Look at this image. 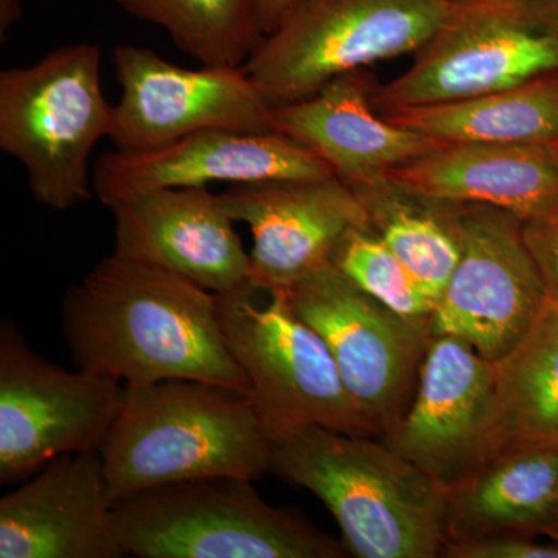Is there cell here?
Masks as SVG:
<instances>
[{
	"label": "cell",
	"instance_id": "4",
	"mask_svg": "<svg viewBox=\"0 0 558 558\" xmlns=\"http://www.w3.org/2000/svg\"><path fill=\"white\" fill-rule=\"evenodd\" d=\"M112 120L95 44H70L0 73V148L24 165L44 207L64 211L92 199L90 154Z\"/></svg>",
	"mask_w": 558,
	"mask_h": 558
},
{
	"label": "cell",
	"instance_id": "23",
	"mask_svg": "<svg viewBox=\"0 0 558 558\" xmlns=\"http://www.w3.org/2000/svg\"><path fill=\"white\" fill-rule=\"evenodd\" d=\"M492 366L509 450L558 447V303L548 299L523 339Z\"/></svg>",
	"mask_w": 558,
	"mask_h": 558
},
{
	"label": "cell",
	"instance_id": "7",
	"mask_svg": "<svg viewBox=\"0 0 558 558\" xmlns=\"http://www.w3.org/2000/svg\"><path fill=\"white\" fill-rule=\"evenodd\" d=\"M245 284L216 295L223 336L247 374L252 398L271 440L304 427L380 438L349 395L329 348L293 311L288 290Z\"/></svg>",
	"mask_w": 558,
	"mask_h": 558
},
{
	"label": "cell",
	"instance_id": "5",
	"mask_svg": "<svg viewBox=\"0 0 558 558\" xmlns=\"http://www.w3.org/2000/svg\"><path fill=\"white\" fill-rule=\"evenodd\" d=\"M253 480L213 476L116 502L121 542L138 558H341L343 543L293 509L274 508Z\"/></svg>",
	"mask_w": 558,
	"mask_h": 558
},
{
	"label": "cell",
	"instance_id": "30",
	"mask_svg": "<svg viewBox=\"0 0 558 558\" xmlns=\"http://www.w3.org/2000/svg\"><path fill=\"white\" fill-rule=\"evenodd\" d=\"M549 535H550V537L558 539V490H557L556 506H554L553 523H550Z\"/></svg>",
	"mask_w": 558,
	"mask_h": 558
},
{
	"label": "cell",
	"instance_id": "28",
	"mask_svg": "<svg viewBox=\"0 0 558 558\" xmlns=\"http://www.w3.org/2000/svg\"><path fill=\"white\" fill-rule=\"evenodd\" d=\"M292 0H255L256 16L264 35L274 32L284 17Z\"/></svg>",
	"mask_w": 558,
	"mask_h": 558
},
{
	"label": "cell",
	"instance_id": "18",
	"mask_svg": "<svg viewBox=\"0 0 558 558\" xmlns=\"http://www.w3.org/2000/svg\"><path fill=\"white\" fill-rule=\"evenodd\" d=\"M377 84L368 69L337 76L306 100L275 108V131L306 146L348 185L449 145L385 119L373 105Z\"/></svg>",
	"mask_w": 558,
	"mask_h": 558
},
{
	"label": "cell",
	"instance_id": "3",
	"mask_svg": "<svg viewBox=\"0 0 558 558\" xmlns=\"http://www.w3.org/2000/svg\"><path fill=\"white\" fill-rule=\"evenodd\" d=\"M270 472L329 509L354 557L435 558L449 542L450 492L380 438L296 429L274 442Z\"/></svg>",
	"mask_w": 558,
	"mask_h": 558
},
{
	"label": "cell",
	"instance_id": "16",
	"mask_svg": "<svg viewBox=\"0 0 558 558\" xmlns=\"http://www.w3.org/2000/svg\"><path fill=\"white\" fill-rule=\"evenodd\" d=\"M121 258L171 271L220 295L250 282V253L219 194L161 189L113 204Z\"/></svg>",
	"mask_w": 558,
	"mask_h": 558
},
{
	"label": "cell",
	"instance_id": "21",
	"mask_svg": "<svg viewBox=\"0 0 558 558\" xmlns=\"http://www.w3.org/2000/svg\"><path fill=\"white\" fill-rule=\"evenodd\" d=\"M379 113L444 143L558 145V72L475 97Z\"/></svg>",
	"mask_w": 558,
	"mask_h": 558
},
{
	"label": "cell",
	"instance_id": "14",
	"mask_svg": "<svg viewBox=\"0 0 558 558\" xmlns=\"http://www.w3.org/2000/svg\"><path fill=\"white\" fill-rule=\"evenodd\" d=\"M234 222L253 238L250 284L289 290L332 264L349 231L369 227L351 186L337 175L233 185L219 194Z\"/></svg>",
	"mask_w": 558,
	"mask_h": 558
},
{
	"label": "cell",
	"instance_id": "26",
	"mask_svg": "<svg viewBox=\"0 0 558 558\" xmlns=\"http://www.w3.org/2000/svg\"><path fill=\"white\" fill-rule=\"evenodd\" d=\"M523 234L548 299L558 303V201L524 216Z\"/></svg>",
	"mask_w": 558,
	"mask_h": 558
},
{
	"label": "cell",
	"instance_id": "24",
	"mask_svg": "<svg viewBox=\"0 0 558 558\" xmlns=\"http://www.w3.org/2000/svg\"><path fill=\"white\" fill-rule=\"evenodd\" d=\"M201 65H244L263 39L255 0H113Z\"/></svg>",
	"mask_w": 558,
	"mask_h": 558
},
{
	"label": "cell",
	"instance_id": "15",
	"mask_svg": "<svg viewBox=\"0 0 558 558\" xmlns=\"http://www.w3.org/2000/svg\"><path fill=\"white\" fill-rule=\"evenodd\" d=\"M329 175L336 174L325 161L281 132L211 130L196 132L159 149H116L105 154L95 163L92 186L98 199L112 207L146 191Z\"/></svg>",
	"mask_w": 558,
	"mask_h": 558
},
{
	"label": "cell",
	"instance_id": "9",
	"mask_svg": "<svg viewBox=\"0 0 558 558\" xmlns=\"http://www.w3.org/2000/svg\"><path fill=\"white\" fill-rule=\"evenodd\" d=\"M293 311L325 340L349 395L381 436L398 427L416 392L429 323L389 310L332 264L288 290Z\"/></svg>",
	"mask_w": 558,
	"mask_h": 558
},
{
	"label": "cell",
	"instance_id": "12",
	"mask_svg": "<svg viewBox=\"0 0 558 558\" xmlns=\"http://www.w3.org/2000/svg\"><path fill=\"white\" fill-rule=\"evenodd\" d=\"M451 492L509 450L494 366L465 341L433 337L411 405L380 438Z\"/></svg>",
	"mask_w": 558,
	"mask_h": 558
},
{
	"label": "cell",
	"instance_id": "17",
	"mask_svg": "<svg viewBox=\"0 0 558 558\" xmlns=\"http://www.w3.org/2000/svg\"><path fill=\"white\" fill-rule=\"evenodd\" d=\"M100 450L53 459L0 499V558H123Z\"/></svg>",
	"mask_w": 558,
	"mask_h": 558
},
{
	"label": "cell",
	"instance_id": "8",
	"mask_svg": "<svg viewBox=\"0 0 558 558\" xmlns=\"http://www.w3.org/2000/svg\"><path fill=\"white\" fill-rule=\"evenodd\" d=\"M558 72V0H453L405 72L377 84V112L461 100Z\"/></svg>",
	"mask_w": 558,
	"mask_h": 558
},
{
	"label": "cell",
	"instance_id": "25",
	"mask_svg": "<svg viewBox=\"0 0 558 558\" xmlns=\"http://www.w3.org/2000/svg\"><path fill=\"white\" fill-rule=\"evenodd\" d=\"M332 266L389 310L414 322H432L438 296L369 227L349 231Z\"/></svg>",
	"mask_w": 558,
	"mask_h": 558
},
{
	"label": "cell",
	"instance_id": "13",
	"mask_svg": "<svg viewBox=\"0 0 558 558\" xmlns=\"http://www.w3.org/2000/svg\"><path fill=\"white\" fill-rule=\"evenodd\" d=\"M113 68L121 98L109 138L121 153L163 148L201 131H275L274 108L244 65L185 69L145 47L119 46Z\"/></svg>",
	"mask_w": 558,
	"mask_h": 558
},
{
	"label": "cell",
	"instance_id": "6",
	"mask_svg": "<svg viewBox=\"0 0 558 558\" xmlns=\"http://www.w3.org/2000/svg\"><path fill=\"white\" fill-rule=\"evenodd\" d=\"M453 0H292L244 68L271 108L317 94L344 73L417 53Z\"/></svg>",
	"mask_w": 558,
	"mask_h": 558
},
{
	"label": "cell",
	"instance_id": "11",
	"mask_svg": "<svg viewBox=\"0 0 558 558\" xmlns=\"http://www.w3.org/2000/svg\"><path fill=\"white\" fill-rule=\"evenodd\" d=\"M461 255L440 292L429 329L495 363L508 355L548 301L529 252L523 219L509 209L459 204Z\"/></svg>",
	"mask_w": 558,
	"mask_h": 558
},
{
	"label": "cell",
	"instance_id": "20",
	"mask_svg": "<svg viewBox=\"0 0 558 558\" xmlns=\"http://www.w3.org/2000/svg\"><path fill=\"white\" fill-rule=\"evenodd\" d=\"M558 447L508 450L450 492L449 542L490 535H549Z\"/></svg>",
	"mask_w": 558,
	"mask_h": 558
},
{
	"label": "cell",
	"instance_id": "29",
	"mask_svg": "<svg viewBox=\"0 0 558 558\" xmlns=\"http://www.w3.org/2000/svg\"><path fill=\"white\" fill-rule=\"evenodd\" d=\"M22 17V0H0V38L5 43L9 32Z\"/></svg>",
	"mask_w": 558,
	"mask_h": 558
},
{
	"label": "cell",
	"instance_id": "10",
	"mask_svg": "<svg viewBox=\"0 0 558 558\" xmlns=\"http://www.w3.org/2000/svg\"><path fill=\"white\" fill-rule=\"evenodd\" d=\"M123 384L65 371L33 352L20 329L0 326V481L16 483L64 454L100 450Z\"/></svg>",
	"mask_w": 558,
	"mask_h": 558
},
{
	"label": "cell",
	"instance_id": "19",
	"mask_svg": "<svg viewBox=\"0 0 558 558\" xmlns=\"http://www.w3.org/2000/svg\"><path fill=\"white\" fill-rule=\"evenodd\" d=\"M451 204H484L520 218L558 201V145L449 143L388 172Z\"/></svg>",
	"mask_w": 558,
	"mask_h": 558
},
{
	"label": "cell",
	"instance_id": "2",
	"mask_svg": "<svg viewBox=\"0 0 558 558\" xmlns=\"http://www.w3.org/2000/svg\"><path fill=\"white\" fill-rule=\"evenodd\" d=\"M271 440L247 392L201 380L123 384L100 453L110 497L270 472Z\"/></svg>",
	"mask_w": 558,
	"mask_h": 558
},
{
	"label": "cell",
	"instance_id": "22",
	"mask_svg": "<svg viewBox=\"0 0 558 558\" xmlns=\"http://www.w3.org/2000/svg\"><path fill=\"white\" fill-rule=\"evenodd\" d=\"M348 186L365 209L369 229L439 299L461 255L459 204L417 193L388 172Z\"/></svg>",
	"mask_w": 558,
	"mask_h": 558
},
{
	"label": "cell",
	"instance_id": "27",
	"mask_svg": "<svg viewBox=\"0 0 558 558\" xmlns=\"http://www.w3.org/2000/svg\"><path fill=\"white\" fill-rule=\"evenodd\" d=\"M440 557L446 558H558V542L545 545L531 535H490V537L447 542Z\"/></svg>",
	"mask_w": 558,
	"mask_h": 558
},
{
	"label": "cell",
	"instance_id": "1",
	"mask_svg": "<svg viewBox=\"0 0 558 558\" xmlns=\"http://www.w3.org/2000/svg\"><path fill=\"white\" fill-rule=\"evenodd\" d=\"M62 328L80 369L121 384L201 380L252 392L216 293L159 267L116 253L102 259L70 288Z\"/></svg>",
	"mask_w": 558,
	"mask_h": 558
}]
</instances>
